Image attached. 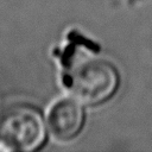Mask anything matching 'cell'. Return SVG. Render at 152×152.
<instances>
[{
  "instance_id": "2",
  "label": "cell",
  "mask_w": 152,
  "mask_h": 152,
  "mask_svg": "<svg viewBox=\"0 0 152 152\" xmlns=\"http://www.w3.org/2000/svg\"><path fill=\"white\" fill-rule=\"evenodd\" d=\"M46 128L38 109L18 104L0 116V145L5 150L30 152L45 141Z\"/></svg>"
},
{
  "instance_id": "1",
  "label": "cell",
  "mask_w": 152,
  "mask_h": 152,
  "mask_svg": "<svg viewBox=\"0 0 152 152\" xmlns=\"http://www.w3.org/2000/svg\"><path fill=\"white\" fill-rule=\"evenodd\" d=\"M119 86V72L104 58H87L71 70L69 87L77 100L86 104H100L113 96Z\"/></svg>"
},
{
  "instance_id": "3",
  "label": "cell",
  "mask_w": 152,
  "mask_h": 152,
  "mask_svg": "<svg viewBox=\"0 0 152 152\" xmlns=\"http://www.w3.org/2000/svg\"><path fill=\"white\" fill-rule=\"evenodd\" d=\"M84 124V109L76 97H62L49 109L48 127L52 137L59 141L75 138Z\"/></svg>"
}]
</instances>
